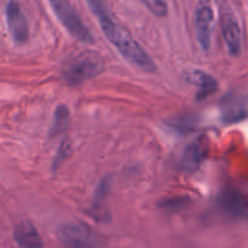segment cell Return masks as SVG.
<instances>
[{
    "mask_svg": "<svg viewBox=\"0 0 248 248\" xmlns=\"http://www.w3.org/2000/svg\"><path fill=\"white\" fill-rule=\"evenodd\" d=\"M94 16L98 18L102 31L109 41L116 47V50L123 55V57L131 64L136 65L140 69L147 73H153L156 69V65L153 62L150 56L145 52L144 48L114 19L109 12L108 7L101 1H89Z\"/></svg>",
    "mask_w": 248,
    "mask_h": 248,
    "instance_id": "6da1fadb",
    "label": "cell"
},
{
    "mask_svg": "<svg viewBox=\"0 0 248 248\" xmlns=\"http://www.w3.org/2000/svg\"><path fill=\"white\" fill-rule=\"evenodd\" d=\"M103 70L104 61L99 53L94 51H82L68 58L62 69V74L68 84L78 85L97 77Z\"/></svg>",
    "mask_w": 248,
    "mask_h": 248,
    "instance_id": "7a4b0ae2",
    "label": "cell"
},
{
    "mask_svg": "<svg viewBox=\"0 0 248 248\" xmlns=\"http://www.w3.org/2000/svg\"><path fill=\"white\" fill-rule=\"evenodd\" d=\"M50 6L70 35L82 43H93V35L72 4L68 1H51Z\"/></svg>",
    "mask_w": 248,
    "mask_h": 248,
    "instance_id": "3957f363",
    "label": "cell"
},
{
    "mask_svg": "<svg viewBox=\"0 0 248 248\" xmlns=\"http://www.w3.org/2000/svg\"><path fill=\"white\" fill-rule=\"evenodd\" d=\"M58 237L68 248H94L98 244L97 235L84 223H69L58 230Z\"/></svg>",
    "mask_w": 248,
    "mask_h": 248,
    "instance_id": "277c9868",
    "label": "cell"
},
{
    "mask_svg": "<svg viewBox=\"0 0 248 248\" xmlns=\"http://www.w3.org/2000/svg\"><path fill=\"white\" fill-rule=\"evenodd\" d=\"M213 22H215V11L212 5L210 2H200L195 10L194 26H195L198 43L205 51H208L211 47Z\"/></svg>",
    "mask_w": 248,
    "mask_h": 248,
    "instance_id": "5b68a950",
    "label": "cell"
},
{
    "mask_svg": "<svg viewBox=\"0 0 248 248\" xmlns=\"http://www.w3.org/2000/svg\"><path fill=\"white\" fill-rule=\"evenodd\" d=\"M7 28L15 43L23 44L28 40L29 26L21 5L16 1L7 2L5 7Z\"/></svg>",
    "mask_w": 248,
    "mask_h": 248,
    "instance_id": "8992f818",
    "label": "cell"
},
{
    "mask_svg": "<svg viewBox=\"0 0 248 248\" xmlns=\"http://www.w3.org/2000/svg\"><path fill=\"white\" fill-rule=\"evenodd\" d=\"M207 149L208 143L205 137H200L190 143L182 156V169L189 173L195 172L207 156Z\"/></svg>",
    "mask_w": 248,
    "mask_h": 248,
    "instance_id": "52a82bcc",
    "label": "cell"
},
{
    "mask_svg": "<svg viewBox=\"0 0 248 248\" xmlns=\"http://www.w3.org/2000/svg\"><path fill=\"white\" fill-rule=\"evenodd\" d=\"M222 33L228 51L232 55H237L241 48V31L239 22L230 12H227L222 17Z\"/></svg>",
    "mask_w": 248,
    "mask_h": 248,
    "instance_id": "ba28073f",
    "label": "cell"
},
{
    "mask_svg": "<svg viewBox=\"0 0 248 248\" xmlns=\"http://www.w3.org/2000/svg\"><path fill=\"white\" fill-rule=\"evenodd\" d=\"M14 239L19 248H43V239L29 220L18 223L14 230Z\"/></svg>",
    "mask_w": 248,
    "mask_h": 248,
    "instance_id": "9c48e42d",
    "label": "cell"
},
{
    "mask_svg": "<svg viewBox=\"0 0 248 248\" xmlns=\"http://www.w3.org/2000/svg\"><path fill=\"white\" fill-rule=\"evenodd\" d=\"M186 79L191 82V84L198 86V98L205 99L207 98L210 94L215 93L217 91V81L213 79L207 73L202 72V70H191L188 74Z\"/></svg>",
    "mask_w": 248,
    "mask_h": 248,
    "instance_id": "30bf717a",
    "label": "cell"
},
{
    "mask_svg": "<svg viewBox=\"0 0 248 248\" xmlns=\"http://www.w3.org/2000/svg\"><path fill=\"white\" fill-rule=\"evenodd\" d=\"M69 124V109L68 107L61 106L56 107L55 114H53L52 127H51V135H57L62 132Z\"/></svg>",
    "mask_w": 248,
    "mask_h": 248,
    "instance_id": "8fae6325",
    "label": "cell"
},
{
    "mask_svg": "<svg viewBox=\"0 0 248 248\" xmlns=\"http://www.w3.org/2000/svg\"><path fill=\"white\" fill-rule=\"evenodd\" d=\"M144 5L155 15V16L162 17L167 14V4L165 1L160 0H150V1H144Z\"/></svg>",
    "mask_w": 248,
    "mask_h": 248,
    "instance_id": "7c38bea8",
    "label": "cell"
}]
</instances>
